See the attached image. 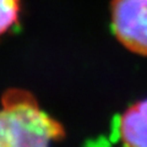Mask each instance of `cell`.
<instances>
[{
  "instance_id": "4",
  "label": "cell",
  "mask_w": 147,
  "mask_h": 147,
  "mask_svg": "<svg viewBox=\"0 0 147 147\" xmlns=\"http://www.w3.org/2000/svg\"><path fill=\"white\" fill-rule=\"evenodd\" d=\"M20 10V0H0V34L17 24Z\"/></svg>"
},
{
  "instance_id": "3",
  "label": "cell",
  "mask_w": 147,
  "mask_h": 147,
  "mask_svg": "<svg viewBox=\"0 0 147 147\" xmlns=\"http://www.w3.org/2000/svg\"><path fill=\"white\" fill-rule=\"evenodd\" d=\"M117 130L124 147H147V98L124 110L118 119Z\"/></svg>"
},
{
  "instance_id": "1",
  "label": "cell",
  "mask_w": 147,
  "mask_h": 147,
  "mask_svg": "<svg viewBox=\"0 0 147 147\" xmlns=\"http://www.w3.org/2000/svg\"><path fill=\"white\" fill-rule=\"evenodd\" d=\"M65 132L30 92L11 88L0 108V147H52Z\"/></svg>"
},
{
  "instance_id": "2",
  "label": "cell",
  "mask_w": 147,
  "mask_h": 147,
  "mask_svg": "<svg viewBox=\"0 0 147 147\" xmlns=\"http://www.w3.org/2000/svg\"><path fill=\"white\" fill-rule=\"evenodd\" d=\"M112 28L126 49L147 57V0H113Z\"/></svg>"
}]
</instances>
